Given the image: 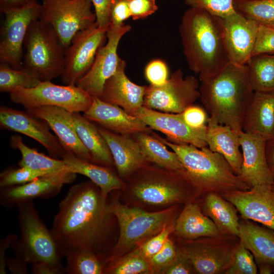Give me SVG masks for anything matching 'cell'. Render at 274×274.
<instances>
[{
	"mask_svg": "<svg viewBox=\"0 0 274 274\" xmlns=\"http://www.w3.org/2000/svg\"><path fill=\"white\" fill-rule=\"evenodd\" d=\"M109 204V196L90 180L69 189L59 202L50 230L63 258L79 250L107 257L119 234L117 219Z\"/></svg>",
	"mask_w": 274,
	"mask_h": 274,
	"instance_id": "cell-1",
	"label": "cell"
},
{
	"mask_svg": "<svg viewBox=\"0 0 274 274\" xmlns=\"http://www.w3.org/2000/svg\"><path fill=\"white\" fill-rule=\"evenodd\" d=\"M198 195L186 172L168 170L152 163L135 172L119 191L123 203L149 212L186 204Z\"/></svg>",
	"mask_w": 274,
	"mask_h": 274,
	"instance_id": "cell-2",
	"label": "cell"
},
{
	"mask_svg": "<svg viewBox=\"0 0 274 274\" xmlns=\"http://www.w3.org/2000/svg\"><path fill=\"white\" fill-rule=\"evenodd\" d=\"M200 98L210 117L238 133L253 96L247 64L230 62L217 74L199 77Z\"/></svg>",
	"mask_w": 274,
	"mask_h": 274,
	"instance_id": "cell-3",
	"label": "cell"
},
{
	"mask_svg": "<svg viewBox=\"0 0 274 274\" xmlns=\"http://www.w3.org/2000/svg\"><path fill=\"white\" fill-rule=\"evenodd\" d=\"M179 32L188 66L199 77L217 74L229 62L217 17L190 7L183 15Z\"/></svg>",
	"mask_w": 274,
	"mask_h": 274,
	"instance_id": "cell-4",
	"label": "cell"
},
{
	"mask_svg": "<svg viewBox=\"0 0 274 274\" xmlns=\"http://www.w3.org/2000/svg\"><path fill=\"white\" fill-rule=\"evenodd\" d=\"M151 133L177 154L198 194H221L250 188L220 153L211 151L208 147L198 148L192 145L177 144L153 131Z\"/></svg>",
	"mask_w": 274,
	"mask_h": 274,
	"instance_id": "cell-5",
	"label": "cell"
},
{
	"mask_svg": "<svg viewBox=\"0 0 274 274\" xmlns=\"http://www.w3.org/2000/svg\"><path fill=\"white\" fill-rule=\"evenodd\" d=\"M109 198V210L117 219L119 234L106 257L105 266L158 233L165 225L175 222L181 212L180 205L156 212L129 207L120 200L119 191H112Z\"/></svg>",
	"mask_w": 274,
	"mask_h": 274,
	"instance_id": "cell-6",
	"label": "cell"
},
{
	"mask_svg": "<svg viewBox=\"0 0 274 274\" xmlns=\"http://www.w3.org/2000/svg\"><path fill=\"white\" fill-rule=\"evenodd\" d=\"M23 68L40 81L62 75L66 48L53 28L39 19L33 21L23 45Z\"/></svg>",
	"mask_w": 274,
	"mask_h": 274,
	"instance_id": "cell-7",
	"label": "cell"
},
{
	"mask_svg": "<svg viewBox=\"0 0 274 274\" xmlns=\"http://www.w3.org/2000/svg\"><path fill=\"white\" fill-rule=\"evenodd\" d=\"M20 236L11 246L15 255L28 264L46 262L64 267L51 231L41 219L33 200L19 203Z\"/></svg>",
	"mask_w": 274,
	"mask_h": 274,
	"instance_id": "cell-8",
	"label": "cell"
},
{
	"mask_svg": "<svg viewBox=\"0 0 274 274\" xmlns=\"http://www.w3.org/2000/svg\"><path fill=\"white\" fill-rule=\"evenodd\" d=\"M9 94L12 102L26 110L53 106L71 113H84L93 101L90 95L76 85H59L51 81L41 82L32 88L17 87Z\"/></svg>",
	"mask_w": 274,
	"mask_h": 274,
	"instance_id": "cell-9",
	"label": "cell"
},
{
	"mask_svg": "<svg viewBox=\"0 0 274 274\" xmlns=\"http://www.w3.org/2000/svg\"><path fill=\"white\" fill-rule=\"evenodd\" d=\"M39 19L50 25L67 48L75 36L96 22L91 0H42Z\"/></svg>",
	"mask_w": 274,
	"mask_h": 274,
	"instance_id": "cell-10",
	"label": "cell"
},
{
	"mask_svg": "<svg viewBox=\"0 0 274 274\" xmlns=\"http://www.w3.org/2000/svg\"><path fill=\"white\" fill-rule=\"evenodd\" d=\"M199 83L193 76L176 70L165 84L147 86L143 106L170 113H182L200 97Z\"/></svg>",
	"mask_w": 274,
	"mask_h": 274,
	"instance_id": "cell-11",
	"label": "cell"
},
{
	"mask_svg": "<svg viewBox=\"0 0 274 274\" xmlns=\"http://www.w3.org/2000/svg\"><path fill=\"white\" fill-rule=\"evenodd\" d=\"M41 4L36 2L5 13L1 29L0 62L12 67H23V45L31 23L39 19Z\"/></svg>",
	"mask_w": 274,
	"mask_h": 274,
	"instance_id": "cell-12",
	"label": "cell"
},
{
	"mask_svg": "<svg viewBox=\"0 0 274 274\" xmlns=\"http://www.w3.org/2000/svg\"><path fill=\"white\" fill-rule=\"evenodd\" d=\"M220 237L180 239L177 248L188 258L196 273H225L233 261L238 244H232Z\"/></svg>",
	"mask_w": 274,
	"mask_h": 274,
	"instance_id": "cell-13",
	"label": "cell"
},
{
	"mask_svg": "<svg viewBox=\"0 0 274 274\" xmlns=\"http://www.w3.org/2000/svg\"><path fill=\"white\" fill-rule=\"evenodd\" d=\"M109 26L96 23L79 31L65 49L64 68L61 76L65 85H76L91 67L98 49L104 45Z\"/></svg>",
	"mask_w": 274,
	"mask_h": 274,
	"instance_id": "cell-14",
	"label": "cell"
},
{
	"mask_svg": "<svg viewBox=\"0 0 274 274\" xmlns=\"http://www.w3.org/2000/svg\"><path fill=\"white\" fill-rule=\"evenodd\" d=\"M130 29L131 26L125 24L117 28L109 27L107 43L98 49L90 70L77 82L78 87L92 97L100 98L105 82L115 73L119 64V42Z\"/></svg>",
	"mask_w": 274,
	"mask_h": 274,
	"instance_id": "cell-15",
	"label": "cell"
},
{
	"mask_svg": "<svg viewBox=\"0 0 274 274\" xmlns=\"http://www.w3.org/2000/svg\"><path fill=\"white\" fill-rule=\"evenodd\" d=\"M217 18L229 61L247 64L252 56L259 24L237 12Z\"/></svg>",
	"mask_w": 274,
	"mask_h": 274,
	"instance_id": "cell-16",
	"label": "cell"
},
{
	"mask_svg": "<svg viewBox=\"0 0 274 274\" xmlns=\"http://www.w3.org/2000/svg\"><path fill=\"white\" fill-rule=\"evenodd\" d=\"M27 111H20L5 106L0 107L1 129L15 131L30 138L43 146L50 156L61 159L67 153L49 126Z\"/></svg>",
	"mask_w": 274,
	"mask_h": 274,
	"instance_id": "cell-17",
	"label": "cell"
},
{
	"mask_svg": "<svg viewBox=\"0 0 274 274\" xmlns=\"http://www.w3.org/2000/svg\"><path fill=\"white\" fill-rule=\"evenodd\" d=\"M76 175L64 169L47 174L23 185L1 188L0 204L10 209L24 201L54 197L64 185L73 182Z\"/></svg>",
	"mask_w": 274,
	"mask_h": 274,
	"instance_id": "cell-18",
	"label": "cell"
},
{
	"mask_svg": "<svg viewBox=\"0 0 274 274\" xmlns=\"http://www.w3.org/2000/svg\"><path fill=\"white\" fill-rule=\"evenodd\" d=\"M135 116L151 129L165 134L172 142L192 145L198 148L208 147L207 126L200 128L190 126L184 120L182 113L163 112L143 106Z\"/></svg>",
	"mask_w": 274,
	"mask_h": 274,
	"instance_id": "cell-19",
	"label": "cell"
},
{
	"mask_svg": "<svg viewBox=\"0 0 274 274\" xmlns=\"http://www.w3.org/2000/svg\"><path fill=\"white\" fill-rule=\"evenodd\" d=\"M245 220L260 223L274 231V190L270 185L221 193Z\"/></svg>",
	"mask_w": 274,
	"mask_h": 274,
	"instance_id": "cell-20",
	"label": "cell"
},
{
	"mask_svg": "<svg viewBox=\"0 0 274 274\" xmlns=\"http://www.w3.org/2000/svg\"><path fill=\"white\" fill-rule=\"evenodd\" d=\"M26 111L47 124L68 154L93 162L89 152L81 142L75 129L72 113L53 106L34 108Z\"/></svg>",
	"mask_w": 274,
	"mask_h": 274,
	"instance_id": "cell-21",
	"label": "cell"
},
{
	"mask_svg": "<svg viewBox=\"0 0 274 274\" xmlns=\"http://www.w3.org/2000/svg\"><path fill=\"white\" fill-rule=\"evenodd\" d=\"M243 162L239 176L250 188L274 184L265 154V138L243 131L239 134Z\"/></svg>",
	"mask_w": 274,
	"mask_h": 274,
	"instance_id": "cell-22",
	"label": "cell"
},
{
	"mask_svg": "<svg viewBox=\"0 0 274 274\" xmlns=\"http://www.w3.org/2000/svg\"><path fill=\"white\" fill-rule=\"evenodd\" d=\"M126 61L120 58L116 72L105 82L100 99L135 116L143 106L147 86L132 82L126 75Z\"/></svg>",
	"mask_w": 274,
	"mask_h": 274,
	"instance_id": "cell-23",
	"label": "cell"
},
{
	"mask_svg": "<svg viewBox=\"0 0 274 274\" xmlns=\"http://www.w3.org/2000/svg\"><path fill=\"white\" fill-rule=\"evenodd\" d=\"M86 118L109 131L125 135L147 132L151 129L136 116L130 115L119 106L93 97L90 107L83 115Z\"/></svg>",
	"mask_w": 274,
	"mask_h": 274,
	"instance_id": "cell-24",
	"label": "cell"
},
{
	"mask_svg": "<svg viewBox=\"0 0 274 274\" xmlns=\"http://www.w3.org/2000/svg\"><path fill=\"white\" fill-rule=\"evenodd\" d=\"M98 128L109 146L117 173L124 182L150 163L132 135L117 133L101 127Z\"/></svg>",
	"mask_w": 274,
	"mask_h": 274,
	"instance_id": "cell-25",
	"label": "cell"
},
{
	"mask_svg": "<svg viewBox=\"0 0 274 274\" xmlns=\"http://www.w3.org/2000/svg\"><path fill=\"white\" fill-rule=\"evenodd\" d=\"M239 134L230 126L208 117L206 133L208 147L211 151L221 154L238 176L243 162Z\"/></svg>",
	"mask_w": 274,
	"mask_h": 274,
	"instance_id": "cell-26",
	"label": "cell"
},
{
	"mask_svg": "<svg viewBox=\"0 0 274 274\" xmlns=\"http://www.w3.org/2000/svg\"><path fill=\"white\" fill-rule=\"evenodd\" d=\"M242 129L266 139L274 135V92H254L245 112Z\"/></svg>",
	"mask_w": 274,
	"mask_h": 274,
	"instance_id": "cell-27",
	"label": "cell"
},
{
	"mask_svg": "<svg viewBox=\"0 0 274 274\" xmlns=\"http://www.w3.org/2000/svg\"><path fill=\"white\" fill-rule=\"evenodd\" d=\"M62 159L66 169L87 177L100 188L105 196H109L112 191L122 190L125 185L114 167L99 165L68 153Z\"/></svg>",
	"mask_w": 274,
	"mask_h": 274,
	"instance_id": "cell-28",
	"label": "cell"
},
{
	"mask_svg": "<svg viewBox=\"0 0 274 274\" xmlns=\"http://www.w3.org/2000/svg\"><path fill=\"white\" fill-rule=\"evenodd\" d=\"M173 233L181 239L190 240L222 235L213 221L193 201L186 203L175 222Z\"/></svg>",
	"mask_w": 274,
	"mask_h": 274,
	"instance_id": "cell-29",
	"label": "cell"
},
{
	"mask_svg": "<svg viewBox=\"0 0 274 274\" xmlns=\"http://www.w3.org/2000/svg\"><path fill=\"white\" fill-rule=\"evenodd\" d=\"M244 220L239 222V242L251 252L258 265H274V231Z\"/></svg>",
	"mask_w": 274,
	"mask_h": 274,
	"instance_id": "cell-30",
	"label": "cell"
},
{
	"mask_svg": "<svg viewBox=\"0 0 274 274\" xmlns=\"http://www.w3.org/2000/svg\"><path fill=\"white\" fill-rule=\"evenodd\" d=\"M74 125L81 142L96 164L115 167L109 146L98 127L79 112L72 113Z\"/></svg>",
	"mask_w": 274,
	"mask_h": 274,
	"instance_id": "cell-31",
	"label": "cell"
},
{
	"mask_svg": "<svg viewBox=\"0 0 274 274\" xmlns=\"http://www.w3.org/2000/svg\"><path fill=\"white\" fill-rule=\"evenodd\" d=\"M219 194L207 193L200 207L201 210L213 221L222 235L238 236L239 221L237 210Z\"/></svg>",
	"mask_w": 274,
	"mask_h": 274,
	"instance_id": "cell-32",
	"label": "cell"
},
{
	"mask_svg": "<svg viewBox=\"0 0 274 274\" xmlns=\"http://www.w3.org/2000/svg\"><path fill=\"white\" fill-rule=\"evenodd\" d=\"M151 132L131 135L138 142L147 160L168 170L186 172L177 154L168 150L166 145L153 135Z\"/></svg>",
	"mask_w": 274,
	"mask_h": 274,
	"instance_id": "cell-33",
	"label": "cell"
},
{
	"mask_svg": "<svg viewBox=\"0 0 274 274\" xmlns=\"http://www.w3.org/2000/svg\"><path fill=\"white\" fill-rule=\"evenodd\" d=\"M10 145L12 148L18 150L21 153V158L18 163L19 166L46 174L66 169L62 159L47 156L36 149L28 147L23 139L17 134L10 137Z\"/></svg>",
	"mask_w": 274,
	"mask_h": 274,
	"instance_id": "cell-34",
	"label": "cell"
},
{
	"mask_svg": "<svg viewBox=\"0 0 274 274\" xmlns=\"http://www.w3.org/2000/svg\"><path fill=\"white\" fill-rule=\"evenodd\" d=\"M247 65L254 92H274V53L252 56Z\"/></svg>",
	"mask_w": 274,
	"mask_h": 274,
	"instance_id": "cell-35",
	"label": "cell"
},
{
	"mask_svg": "<svg viewBox=\"0 0 274 274\" xmlns=\"http://www.w3.org/2000/svg\"><path fill=\"white\" fill-rule=\"evenodd\" d=\"M65 258V272L68 274L104 273L106 257L86 250H75Z\"/></svg>",
	"mask_w": 274,
	"mask_h": 274,
	"instance_id": "cell-36",
	"label": "cell"
},
{
	"mask_svg": "<svg viewBox=\"0 0 274 274\" xmlns=\"http://www.w3.org/2000/svg\"><path fill=\"white\" fill-rule=\"evenodd\" d=\"M234 7L259 25L274 27V0H234Z\"/></svg>",
	"mask_w": 274,
	"mask_h": 274,
	"instance_id": "cell-37",
	"label": "cell"
},
{
	"mask_svg": "<svg viewBox=\"0 0 274 274\" xmlns=\"http://www.w3.org/2000/svg\"><path fill=\"white\" fill-rule=\"evenodd\" d=\"M41 81L28 71L17 69L5 64L0 65V91L10 93L17 87L32 88Z\"/></svg>",
	"mask_w": 274,
	"mask_h": 274,
	"instance_id": "cell-38",
	"label": "cell"
},
{
	"mask_svg": "<svg viewBox=\"0 0 274 274\" xmlns=\"http://www.w3.org/2000/svg\"><path fill=\"white\" fill-rule=\"evenodd\" d=\"M104 273L153 274V271L148 260L130 252L107 264Z\"/></svg>",
	"mask_w": 274,
	"mask_h": 274,
	"instance_id": "cell-39",
	"label": "cell"
},
{
	"mask_svg": "<svg viewBox=\"0 0 274 274\" xmlns=\"http://www.w3.org/2000/svg\"><path fill=\"white\" fill-rule=\"evenodd\" d=\"M46 174L23 166L9 167L0 174V187L4 188L23 185Z\"/></svg>",
	"mask_w": 274,
	"mask_h": 274,
	"instance_id": "cell-40",
	"label": "cell"
},
{
	"mask_svg": "<svg viewBox=\"0 0 274 274\" xmlns=\"http://www.w3.org/2000/svg\"><path fill=\"white\" fill-rule=\"evenodd\" d=\"M175 222L165 225L160 232L130 252L149 260L161 249L167 239L173 233Z\"/></svg>",
	"mask_w": 274,
	"mask_h": 274,
	"instance_id": "cell-41",
	"label": "cell"
},
{
	"mask_svg": "<svg viewBox=\"0 0 274 274\" xmlns=\"http://www.w3.org/2000/svg\"><path fill=\"white\" fill-rule=\"evenodd\" d=\"M190 7L204 10L211 15L224 18L236 12L234 0H185Z\"/></svg>",
	"mask_w": 274,
	"mask_h": 274,
	"instance_id": "cell-42",
	"label": "cell"
},
{
	"mask_svg": "<svg viewBox=\"0 0 274 274\" xmlns=\"http://www.w3.org/2000/svg\"><path fill=\"white\" fill-rule=\"evenodd\" d=\"M257 268L250 251L240 242L235 252L233 261L225 273L256 274Z\"/></svg>",
	"mask_w": 274,
	"mask_h": 274,
	"instance_id": "cell-43",
	"label": "cell"
},
{
	"mask_svg": "<svg viewBox=\"0 0 274 274\" xmlns=\"http://www.w3.org/2000/svg\"><path fill=\"white\" fill-rule=\"evenodd\" d=\"M170 236L161 249L148 260L153 274H164L176 256L177 246Z\"/></svg>",
	"mask_w": 274,
	"mask_h": 274,
	"instance_id": "cell-44",
	"label": "cell"
},
{
	"mask_svg": "<svg viewBox=\"0 0 274 274\" xmlns=\"http://www.w3.org/2000/svg\"><path fill=\"white\" fill-rule=\"evenodd\" d=\"M145 75L150 85H162L168 79L167 66L161 59H153L146 66Z\"/></svg>",
	"mask_w": 274,
	"mask_h": 274,
	"instance_id": "cell-45",
	"label": "cell"
},
{
	"mask_svg": "<svg viewBox=\"0 0 274 274\" xmlns=\"http://www.w3.org/2000/svg\"><path fill=\"white\" fill-rule=\"evenodd\" d=\"M273 53H274V27L259 25L252 56Z\"/></svg>",
	"mask_w": 274,
	"mask_h": 274,
	"instance_id": "cell-46",
	"label": "cell"
},
{
	"mask_svg": "<svg viewBox=\"0 0 274 274\" xmlns=\"http://www.w3.org/2000/svg\"><path fill=\"white\" fill-rule=\"evenodd\" d=\"M129 6L133 20L145 19L158 9L156 0H129Z\"/></svg>",
	"mask_w": 274,
	"mask_h": 274,
	"instance_id": "cell-47",
	"label": "cell"
},
{
	"mask_svg": "<svg viewBox=\"0 0 274 274\" xmlns=\"http://www.w3.org/2000/svg\"><path fill=\"white\" fill-rule=\"evenodd\" d=\"M131 17L129 0H119L113 6L110 15L109 27L117 28L124 24L125 20Z\"/></svg>",
	"mask_w": 274,
	"mask_h": 274,
	"instance_id": "cell-48",
	"label": "cell"
},
{
	"mask_svg": "<svg viewBox=\"0 0 274 274\" xmlns=\"http://www.w3.org/2000/svg\"><path fill=\"white\" fill-rule=\"evenodd\" d=\"M96 24L99 27L110 26V15L114 5L119 0H91Z\"/></svg>",
	"mask_w": 274,
	"mask_h": 274,
	"instance_id": "cell-49",
	"label": "cell"
},
{
	"mask_svg": "<svg viewBox=\"0 0 274 274\" xmlns=\"http://www.w3.org/2000/svg\"><path fill=\"white\" fill-rule=\"evenodd\" d=\"M182 115L185 122L193 128H200L207 126L208 117L206 111L200 107L193 105L186 109Z\"/></svg>",
	"mask_w": 274,
	"mask_h": 274,
	"instance_id": "cell-50",
	"label": "cell"
},
{
	"mask_svg": "<svg viewBox=\"0 0 274 274\" xmlns=\"http://www.w3.org/2000/svg\"><path fill=\"white\" fill-rule=\"evenodd\" d=\"M176 256L164 274H189L195 273L188 258L177 248Z\"/></svg>",
	"mask_w": 274,
	"mask_h": 274,
	"instance_id": "cell-51",
	"label": "cell"
},
{
	"mask_svg": "<svg viewBox=\"0 0 274 274\" xmlns=\"http://www.w3.org/2000/svg\"><path fill=\"white\" fill-rule=\"evenodd\" d=\"M33 274H62L65 273L64 267H59L46 262H38L32 264Z\"/></svg>",
	"mask_w": 274,
	"mask_h": 274,
	"instance_id": "cell-52",
	"label": "cell"
},
{
	"mask_svg": "<svg viewBox=\"0 0 274 274\" xmlns=\"http://www.w3.org/2000/svg\"><path fill=\"white\" fill-rule=\"evenodd\" d=\"M18 238L16 234H9L0 241V273H7L6 252Z\"/></svg>",
	"mask_w": 274,
	"mask_h": 274,
	"instance_id": "cell-53",
	"label": "cell"
},
{
	"mask_svg": "<svg viewBox=\"0 0 274 274\" xmlns=\"http://www.w3.org/2000/svg\"><path fill=\"white\" fill-rule=\"evenodd\" d=\"M28 264L17 257H7V268L13 274H27Z\"/></svg>",
	"mask_w": 274,
	"mask_h": 274,
	"instance_id": "cell-54",
	"label": "cell"
},
{
	"mask_svg": "<svg viewBox=\"0 0 274 274\" xmlns=\"http://www.w3.org/2000/svg\"><path fill=\"white\" fill-rule=\"evenodd\" d=\"M37 0H0V12L4 14L11 10L21 8Z\"/></svg>",
	"mask_w": 274,
	"mask_h": 274,
	"instance_id": "cell-55",
	"label": "cell"
},
{
	"mask_svg": "<svg viewBox=\"0 0 274 274\" xmlns=\"http://www.w3.org/2000/svg\"><path fill=\"white\" fill-rule=\"evenodd\" d=\"M265 154L267 164L274 181V135L266 140Z\"/></svg>",
	"mask_w": 274,
	"mask_h": 274,
	"instance_id": "cell-56",
	"label": "cell"
},
{
	"mask_svg": "<svg viewBox=\"0 0 274 274\" xmlns=\"http://www.w3.org/2000/svg\"><path fill=\"white\" fill-rule=\"evenodd\" d=\"M271 186H272V188L273 190H274V184L273 185H272Z\"/></svg>",
	"mask_w": 274,
	"mask_h": 274,
	"instance_id": "cell-57",
	"label": "cell"
}]
</instances>
